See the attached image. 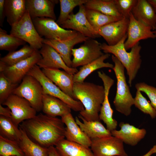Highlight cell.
<instances>
[{"instance_id": "obj_2", "label": "cell", "mask_w": 156, "mask_h": 156, "mask_svg": "<svg viewBox=\"0 0 156 156\" xmlns=\"http://www.w3.org/2000/svg\"><path fill=\"white\" fill-rule=\"evenodd\" d=\"M74 99L80 101L84 109L79 115L88 121L99 120V114L105 97L103 86L92 83H74Z\"/></svg>"}, {"instance_id": "obj_4", "label": "cell", "mask_w": 156, "mask_h": 156, "mask_svg": "<svg viewBox=\"0 0 156 156\" xmlns=\"http://www.w3.org/2000/svg\"><path fill=\"white\" fill-rule=\"evenodd\" d=\"M114 63L112 69L116 79V91L113 103L117 111L126 116L131 113V107L134 104V98L127 85L125 73L124 66L114 55L112 56Z\"/></svg>"}, {"instance_id": "obj_38", "label": "cell", "mask_w": 156, "mask_h": 156, "mask_svg": "<svg viewBox=\"0 0 156 156\" xmlns=\"http://www.w3.org/2000/svg\"><path fill=\"white\" fill-rule=\"evenodd\" d=\"M18 84H14L2 72H0V104L12 94Z\"/></svg>"}, {"instance_id": "obj_8", "label": "cell", "mask_w": 156, "mask_h": 156, "mask_svg": "<svg viewBox=\"0 0 156 156\" xmlns=\"http://www.w3.org/2000/svg\"><path fill=\"white\" fill-rule=\"evenodd\" d=\"M32 20L38 34L45 39L64 41L72 38L79 33L63 28L55 20L50 18H37Z\"/></svg>"}, {"instance_id": "obj_41", "label": "cell", "mask_w": 156, "mask_h": 156, "mask_svg": "<svg viewBox=\"0 0 156 156\" xmlns=\"http://www.w3.org/2000/svg\"><path fill=\"white\" fill-rule=\"evenodd\" d=\"M5 0H0V26L2 27L5 16Z\"/></svg>"}, {"instance_id": "obj_28", "label": "cell", "mask_w": 156, "mask_h": 156, "mask_svg": "<svg viewBox=\"0 0 156 156\" xmlns=\"http://www.w3.org/2000/svg\"><path fill=\"white\" fill-rule=\"evenodd\" d=\"M25 3V0H5L6 17L11 26L19 21L26 12Z\"/></svg>"}, {"instance_id": "obj_23", "label": "cell", "mask_w": 156, "mask_h": 156, "mask_svg": "<svg viewBox=\"0 0 156 156\" xmlns=\"http://www.w3.org/2000/svg\"><path fill=\"white\" fill-rule=\"evenodd\" d=\"M131 12L136 20L156 30V12L147 0H138Z\"/></svg>"}, {"instance_id": "obj_24", "label": "cell", "mask_w": 156, "mask_h": 156, "mask_svg": "<svg viewBox=\"0 0 156 156\" xmlns=\"http://www.w3.org/2000/svg\"><path fill=\"white\" fill-rule=\"evenodd\" d=\"M42 110L46 114L52 117H61L71 113V109L60 99L50 95L43 94Z\"/></svg>"}, {"instance_id": "obj_18", "label": "cell", "mask_w": 156, "mask_h": 156, "mask_svg": "<svg viewBox=\"0 0 156 156\" xmlns=\"http://www.w3.org/2000/svg\"><path fill=\"white\" fill-rule=\"evenodd\" d=\"M90 38L79 33L74 37L64 41H58L44 38L43 43L49 45L55 49L60 55L68 67H72V50L76 44L84 42Z\"/></svg>"}, {"instance_id": "obj_3", "label": "cell", "mask_w": 156, "mask_h": 156, "mask_svg": "<svg viewBox=\"0 0 156 156\" xmlns=\"http://www.w3.org/2000/svg\"><path fill=\"white\" fill-rule=\"evenodd\" d=\"M127 34L118 43L114 45H109L105 43L101 44V47L105 53H111L120 62L126 69L128 76V82L130 87L140 68L142 62L140 52L141 47L139 42L128 52L124 47Z\"/></svg>"}, {"instance_id": "obj_27", "label": "cell", "mask_w": 156, "mask_h": 156, "mask_svg": "<svg viewBox=\"0 0 156 156\" xmlns=\"http://www.w3.org/2000/svg\"><path fill=\"white\" fill-rule=\"evenodd\" d=\"M109 53L104 54L100 57L92 62L81 67L79 71L73 75L74 83L84 82L86 78L93 71L103 68L112 69L114 65L104 61L110 56Z\"/></svg>"}, {"instance_id": "obj_46", "label": "cell", "mask_w": 156, "mask_h": 156, "mask_svg": "<svg viewBox=\"0 0 156 156\" xmlns=\"http://www.w3.org/2000/svg\"><path fill=\"white\" fill-rule=\"evenodd\" d=\"M154 34L156 38V30L154 31Z\"/></svg>"}, {"instance_id": "obj_10", "label": "cell", "mask_w": 156, "mask_h": 156, "mask_svg": "<svg viewBox=\"0 0 156 156\" xmlns=\"http://www.w3.org/2000/svg\"><path fill=\"white\" fill-rule=\"evenodd\" d=\"M42 58L39 51L36 50L30 57L11 66L0 63V72L3 73L13 83L18 84L31 68Z\"/></svg>"}, {"instance_id": "obj_40", "label": "cell", "mask_w": 156, "mask_h": 156, "mask_svg": "<svg viewBox=\"0 0 156 156\" xmlns=\"http://www.w3.org/2000/svg\"><path fill=\"white\" fill-rule=\"evenodd\" d=\"M137 90L145 93L148 97L152 106L156 110V88L144 82L137 83L135 85Z\"/></svg>"}, {"instance_id": "obj_36", "label": "cell", "mask_w": 156, "mask_h": 156, "mask_svg": "<svg viewBox=\"0 0 156 156\" xmlns=\"http://www.w3.org/2000/svg\"><path fill=\"white\" fill-rule=\"evenodd\" d=\"M26 42L16 37L7 34L6 31L0 28V50L9 52L15 51Z\"/></svg>"}, {"instance_id": "obj_35", "label": "cell", "mask_w": 156, "mask_h": 156, "mask_svg": "<svg viewBox=\"0 0 156 156\" xmlns=\"http://www.w3.org/2000/svg\"><path fill=\"white\" fill-rule=\"evenodd\" d=\"M88 0H60V11L59 16L56 21L61 25L68 19L74 9L76 7L84 5Z\"/></svg>"}, {"instance_id": "obj_15", "label": "cell", "mask_w": 156, "mask_h": 156, "mask_svg": "<svg viewBox=\"0 0 156 156\" xmlns=\"http://www.w3.org/2000/svg\"><path fill=\"white\" fill-rule=\"evenodd\" d=\"M39 51L42 56V58L37 65L40 68H62L64 70L73 75L78 72L76 68L68 67L59 54L49 45L43 43Z\"/></svg>"}, {"instance_id": "obj_43", "label": "cell", "mask_w": 156, "mask_h": 156, "mask_svg": "<svg viewBox=\"0 0 156 156\" xmlns=\"http://www.w3.org/2000/svg\"><path fill=\"white\" fill-rule=\"evenodd\" d=\"M48 149V156H61L54 146H51Z\"/></svg>"}, {"instance_id": "obj_12", "label": "cell", "mask_w": 156, "mask_h": 156, "mask_svg": "<svg viewBox=\"0 0 156 156\" xmlns=\"http://www.w3.org/2000/svg\"><path fill=\"white\" fill-rule=\"evenodd\" d=\"M90 149L94 156H128L123 143L112 135L91 139Z\"/></svg>"}, {"instance_id": "obj_45", "label": "cell", "mask_w": 156, "mask_h": 156, "mask_svg": "<svg viewBox=\"0 0 156 156\" xmlns=\"http://www.w3.org/2000/svg\"><path fill=\"white\" fill-rule=\"evenodd\" d=\"M147 1L151 5L156 12V0H148Z\"/></svg>"}, {"instance_id": "obj_44", "label": "cell", "mask_w": 156, "mask_h": 156, "mask_svg": "<svg viewBox=\"0 0 156 156\" xmlns=\"http://www.w3.org/2000/svg\"><path fill=\"white\" fill-rule=\"evenodd\" d=\"M156 153V144L153 146L146 153L142 156H151Z\"/></svg>"}, {"instance_id": "obj_26", "label": "cell", "mask_w": 156, "mask_h": 156, "mask_svg": "<svg viewBox=\"0 0 156 156\" xmlns=\"http://www.w3.org/2000/svg\"><path fill=\"white\" fill-rule=\"evenodd\" d=\"M55 146L61 156H94L90 148L65 139Z\"/></svg>"}, {"instance_id": "obj_31", "label": "cell", "mask_w": 156, "mask_h": 156, "mask_svg": "<svg viewBox=\"0 0 156 156\" xmlns=\"http://www.w3.org/2000/svg\"><path fill=\"white\" fill-rule=\"evenodd\" d=\"M86 13L89 23L97 33L103 26L122 18L107 15L95 10L86 8Z\"/></svg>"}, {"instance_id": "obj_22", "label": "cell", "mask_w": 156, "mask_h": 156, "mask_svg": "<svg viewBox=\"0 0 156 156\" xmlns=\"http://www.w3.org/2000/svg\"><path fill=\"white\" fill-rule=\"evenodd\" d=\"M119 130L111 131L112 136L121 140L123 143L135 146L145 137L146 131L144 129H139L129 123L121 122Z\"/></svg>"}, {"instance_id": "obj_6", "label": "cell", "mask_w": 156, "mask_h": 156, "mask_svg": "<svg viewBox=\"0 0 156 156\" xmlns=\"http://www.w3.org/2000/svg\"><path fill=\"white\" fill-rule=\"evenodd\" d=\"M43 94L42 87L39 81L33 76L27 75L12 93L27 100L37 112L42 110Z\"/></svg>"}, {"instance_id": "obj_39", "label": "cell", "mask_w": 156, "mask_h": 156, "mask_svg": "<svg viewBox=\"0 0 156 156\" xmlns=\"http://www.w3.org/2000/svg\"><path fill=\"white\" fill-rule=\"evenodd\" d=\"M118 11L123 17L129 18L138 0H114Z\"/></svg>"}, {"instance_id": "obj_16", "label": "cell", "mask_w": 156, "mask_h": 156, "mask_svg": "<svg viewBox=\"0 0 156 156\" xmlns=\"http://www.w3.org/2000/svg\"><path fill=\"white\" fill-rule=\"evenodd\" d=\"M98 77L103 81L105 90V97L99 114L100 120L106 124L107 129L111 131L116 129L118 125L117 121L113 118V110L109 99V90L114 83V80L103 71L98 73Z\"/></svg>"}, {"instance_id": "obj_33", "label": "cell", "mask_w": 156, "mask_h": 156, "mask_svg": "<svg viewBox=\"0 0 156 156\" xmlns=\"http://www.w3.org/2000/svg\"><path fill=\"white\" fill-rule=\"evenodd\" d=\"M35 50L29 45H25L17 51L9 52L0 58V61L8 66H11L30 57Z\"/></svg>"}, {"instance_id": "obj_34", "label": "cell", "mask_w": 156, "mask_h": 156, "mask_svg": "<svg viewBox=\"0 0 156 156\" xmlns=\"http://www.w3.org/2000/svg\"><path fill=\"white\" fill-rule=\"evenodd\" d=\"M0 155L25 156L18 142L7 139L1 135H0Z\"/></svg>"}, {"instance_id": "obj_20", "label": "cell", "mask_w": 156, "mask_h": 156, "mask_svg": "<svg viewBox=\"0 0 156 156\" xmlns=\"http://www.w3.org/2000/svg\"><path fill=\"white\" fill-rule=\"evenodd\" d=\"M61 119L66 126L65 138L67 140L90 148L91 140L81 129L76 123L71 113L61 117Z\"/></svg>"}, {"instance_id": "obj_25", "label": "cell", "mask_w": 156, "mask_h": 156, "mask_svg": "<svg viewBox=\"0 0 156 156\" xmlns=\"http://www.w3.org/2000/svg\"><path fill=\"white\" fill-rule=\"evenodd\" d=\"M75 120L82 131L91 139L112 135L111 132L99 120L88 121L79 114L75 117Z\"/></svg>"}, {"instance_id": "obj_11", "label": "cell", "mask_w": 156, "mask_h": 156, "mask_svg": "<svg viewBox=\"0 0 156 156\" xmlns=\"http://www.w3.org/2000/svg\"><path fill=\"white\" fill-rule=\"evenodd\" d=\"M1 105L7 106L10 109V118L18 127L21 122L36 115L37 111L27 100L14 94H11Z\"/></svg>"}, {"instance_id": "obj_13", "label": "cell", "mask_w": 156, "mask_h": 156, "mask_svg": "<svg viewBox=\"0 0 156 156\" xmlns=\"http://www.w3.org/2000/svg\"><path fill=\"white\" fill-rule=\"evenodd\" d=\"M84 5L79 6L78 11L75 14H70L67 20L60 26L64 29H71L90 38L94 39L101 36L92 28L86 16Z\"/></svg>"}, {"instance_id": "obj_7", "label": "cell", "mask_w": 156, "mask_h": 156, "mask_svg": "<svg viewBox=\"0 0 156 156\" xmlns=\"http://www.w3.org/2000/svg\"><path fill=\"white\" fill-rule=\"evenodd\" d=\"M10 34L28 43L35 50L40 49L44 38L38 34L28 12H26L21 19L11 26Z\"/></svg>"}, {"instance_id": "obj_1", "label": "cell", "mask_w": 156, "mask_h": 156, "mask_svg": "<svg viewBox=\"0 0 156 156\" xmlns=\"http://www.w3.org/2000/svg\"><path fill=\"white\" fill-rule=\"evenodd\" d=\"M20 127L33 141L47 148L65 139V127L61 119L40 114L23 121Z\"/></svg>"}, {"instance_id": "obj_37", "label": "cell", "mask_w": 156, "mask_h": 156, "mask_svg": "<svg viewBox=\"0 0 156 156\" xmlns=\"http://www.w3.org/2000/svg\"><path fill=\"white\" fill-rule=\"evenodd\" d=\"M134 105L143 113L149 115L151 118L154 119L156 117V110L140 90H137L134 98Z\"/></svg>"}, {"instance_id": "obj_32", "label": "cell", "mask_w": 156, "mask_h": 156, "mask_svg": "<svg viewBox=\"0 0 156 156\" xmlns=\"http://www.w3.org/2000/svg\"><path fill=\"white\" fill-rule=\"evenodd\" d=\"M0 133L7 139L19 142L21 136V130L10 118L0 116Z\"/></svg>"}, {"instance_id": "obj_14", "label": "cell", "mask_w": 156, "mask_h": 156, "mask_svg": "<svg viewBox=\"0 0 156 156\" xmlns=\"http://www.w3.org/2000/svg\"><path fill=\"white\" fill-rule=\"evenodd\" d=\"M129 19L127 39L124 43V47L127 51L131 49L141 40L156 38L152 28L136 20L131 12Z\"/></svg>"}, {"instance_id": "obj_42", "label": "cell", "mask_w": 156, "mask_h": 156, "mask_svg": "<svg viewBox=\"0 0 156 156\" xmlns=\"http://www.w3.org/2000/svg\"><path fill=\"white\" fill-rule=\"evenodd\" d=\"M0 115L5 117L11 118V111L8 107H4L0 104Z\"/></svg>"}, {"instance_id": "obj_17", "label": "cell", "mask_w": 156, "mask_h": 156, "mask_svg": "<svg viewBox=\"0 0 156 156\" xmlns=\"http://www.w3.org/2000/svg\"><path fill=\"white\" fill-rule=\"evenodd\" d=\"M129 18L123 17L108 24L101 28L98 33L109 45H114L127 34Z\"/></svg>"}, {"instance_id": "obj_30", "label": "cell", "mask_w": 156, "mask_h": 156, "mask_svg": "<svg viewBox=\"0 0 156 156\" xmlns=\"http://www.w3.org/2000/svg\"><path fill=\"white\" fill-rule=\"evenodd\" d=\"M86 9L99 11L107 15L123 18L116 8L114 0H88L84 5Z\"/></svg>"}, {"instance_id": "obj_5", "label": "cell", "mask_w": 156, "mask_h": 156, "mask_svg": "<svg viewBox=\"0 0 156 156\" xmlns=\"http://www.w3.org/2000/svg\"><path fill=\"white\" fill-rule=\"evenodd\" d=\"M27 75L33 76L39 81L42 87L44 93L60 99L75 111L80 112L84 109L80 101L73 99L63 92L44 75L37 64L31 68Z\"/></svg>"}, {"instance_id": "obj_19", "label": "cell", "mask_w": 156, "mask_h": 156, "mask_svg": "<svg viewBox=\"0 0 156 156\" xmlns=\"http://www.w3.org/2000/svg\"><path fill=\"white\" fill-rule=\"evenodd\" d=\"M59 2L55 0H26V10L32 19L46 17L55 20L54 7Z\"/></svg>"}, {"instance_id": "obj_21", "label": "cell", "mask_w": 156, "mask_h": 156, "mask_svg": "<svg viewBox=\"0 0 156 156\" xmlns=\"http://www.w3.org/2000/svg\"><path fill=\"white\" fill-rule=\"evenodd\" d=\"M42 70L63 92L74 99L73 75L59 69L43 68Z\"/></svg>"}, {"instance_id": "obj_9", "label": "cell", "mask_w": 156, "mask_h": 156, "mask_svg": "<svg viewBox=\"0 0 156 156\" xmlns=\"http://www.w3.org/2000/svg\"><path fill=\"white\" fill-rule=\"evenodd\" d=\"M101 43L94 39L89 38L79 47L72 50V67L83 66L97 59L103 55Z\"/></svg>"}, {"instance_id": "obj_47", "label": "cell", "mask_w": 156, "mask_h": 156, "mask_svg": "<svg viewBox=\"0 0 156 156\" xmlns=\"http://www.w3.org/2000/svg\"><path fill=\"white\" fill-rule=\"evenodd\" d=\"M0 156H1L0 155Z\"/></svg>"}, {"instance_id": "obj_29", "label": "cell", "mask_w": 156, "mask_h": 156, "mask_svg": "<svg viewBox=\"0 0 156 156\" xmlns=\"http://www.w3.org/2000/svg\"><path fill=\"white\" fill-rule=\"evenodd\" d=\"M19 128L21 136L18 143L25 156H48V148L43 147L33 141L24 130Z\"/></svg>"}]
</instances>
